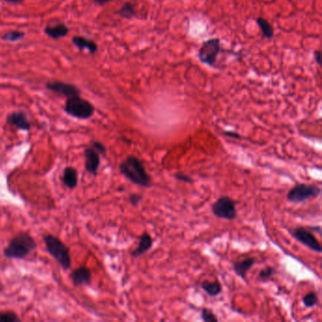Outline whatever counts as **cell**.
<instances>
[{"instance_id": "8", "label": "cell", "mask_w": 322, "mask_h": 322, "mask_svg": "<svg viewBox=\"0 0 322 322\" xmlns=\"http://www.w3.org/2000/svg\"><path fill=\"white\" fill-rule=\"evenodd\" d=\"M220 52V41L218 38H214L203 43L202 48L199 51V58L201 62L206 65H215L218 53Z\"/></svg>"}, {"instance_id": "13", "label": "cell", "mask_w": 322, "mask_h": 322, "mask_svg": "<svg viewBox=\"0 0 322 322\" xmlns=\"http://www.w3.org/2000/svg\"><path fill=\"white\" fill-rule=\"evenodd\" d=\"M153 239L151 235L147 233H144L139 238V243L136 249L132 251L131 256L138 258L145 254L148 250L152 248Z\"/></svg>"}, {"instance_id": "16", "label": "cell", "mask_w": 322, "mask_h": 322, "mask_svg": "<svg viewBox=\"0 0 322 322\" xmlns=\"http://www.w3.org/2000/svg\"><path fill=\"white\" fill-rule=\"evenodd\" d=\"M73 44L78 48L79 49H86L88 50L89 52H91L92 54L96 53L97 51V45L93 40H88L87 38L81 37V36H75L73 37L72 39Z\"/></svg>"}, {"instance_id": "1", "label": "cell", "mask_w": 322, "mask_h": 322, "mask_svg": "<svg viewBox=\"0 0 322 322\" xmlns=\"http://www.w3.org/2000/svg\"><path fill=\"white\" fill-rule=\"evenodd\" d=\"M121 173L133 185L149 188L152 186V179L145 171L143 163L135 156H129L119 166Z\"/></svg>"}, {"instance_id": "5", "label": "cell", "mask_w": 322, "mask_h": 322, "mask_svg": "<svg viewBox=\"0 0 322 322\" xmlns=\"http://www.w3.org/2000/svg\"><path fill=\"white\" fill-rule=\"evenodd\" d=\"M321 194V188L314 185H307V184H298L291 188L286 199L292 203H301L308 200L319 197Z\"/></svg>"}, {"instance_id": "30", "label": "cell", "mask_w": 322, "mask_h": 322, "mask_svg": "<svg viewBox=\"0 0 322 322\" xmlns=\"http://www.w3.org/2000/svg\"><path fill=\"white\" fill-rule=\"evenodd\" d=\"M314 56H315V60L317 64H320V52L319 51H315L314 52Z\"/></svg>"}, {"instance_id": "18", "label": "cell", "mask_w": 322, "mask_h": 322, "mask_svg": "<svg viewBox=\"0 0 322 322\" xmlns=\"http://www.w3.org/2000/svg\"><path fill=\"white\" fill-rule=\"evenodd\" d=\"M62 181L66 187L74 189L78 185V173L73 168H66L64 171Z\"/></svg>"}, {"instance_id": "6", "label": "cell", "mask_w": 322, "mask_h": 322, "mask_svg": "<svg viewBox=\"0 0 322 322\" xmlns=\"http://www.w3.org/2000/svg\"><path fill=\"white\" fill-rule=\"evenodd\" d=\"M212 213L216 218L234 220L237 217L236 202L230 197H220L212 205Z\"/></svg>"}, {"instance_id": "14", "label": "cell", "mask_w": 322, "mask_h": 322, "mask_svg": "<svg viewBox=\"0 0 322 322\" xmlns=\"http://www.w3.org/2000/svg\"><path fill=\"white\" fill-rule=\"evenodd\" d=\"M72 281L75 285L88 284L91 281V271L87 267L81 266L74 270L72 273Z\"/></svg>"}, {"instance_id": "27", "label": "cell", "mask_w": 322, "mask_h": 322, "mask_svg": "<svg viewBox=\"0 0 322 322\" xmlns=\"http://www.w3.org/2000/svg\"><path fill=\"white\" fill-rule=\"evenodd\" d=\"M174 177H175V179L178 180V181L184 182V183H186V184H193L194 183L193 179L190 177V176L186 175L185 173L179 172V173H176V174L174 175Z\"/></svg>"}, {"instance_id": "21", "label": "cell", "mask_w": 322, "mask_h": 322, "mask_svg": "<svg viewBox=\"0 0 322 322\" xmlns=\"http://www.w3.org/2000/svg\"><path fill=\"white\" fill-rule=\"evenodd\" d=\"M302 302L307 308H312L318 303V298L316 293L314 291H311L307 293L305 296L302 298Z\"/></svg>"}, {"instance_id": "24", "label": "cell", "mask_w": 322, "mask_h": 322, "mask_svg": "<svg viewBox=\"0 0 322 322\" xmlns=\"http://www.w3.org/2000/svg\"><path fill=\"white\" fill-rule=\"evenodd\" d=\"M202 320L205 322L218 321V318L216 316V314H214L213 311L210 310L208 308H202Z\"/></svg>"}, {"instance_id": "31", "label": "cell", "mask_w": 322, "mask_h": 322, "mask_svg": "<svg viewBox=\"0 0 322 322\" xmlns=\"http://www.w3.org/2000/svg\"><path fill=\"white\" fill-rule=\"evenodd\" d=\"M111 0H95V2L98 4V5H105L107 4L108 2H110Z\"/></svg>"}, {"instance_id": "12", "label": "cell", "mask_w": 322, "mask_h": 322, "mask_svg": "<svg viewBox=\"0 0 322 322\" xmlns=\"http://www.w3.org/2000/svg\"><path fill=\"white\" fill-rule=\"evenodd\" d=\"M255 261L256 260L254 257H248L242 260V261L235 262L234 264V272L238 277H240L242 280L248 282L247 273L249 272L250 268L254 266Z\"/></svg>"}, {"instance_id": "7", "label": "cell", "mask_w": 322, "mask_h": 322, "mask_svg": "<svg viewBox=\"0 0 322 322\" xmlns=\"http://www.w3.org/2000/svg\"><path fill=\"white\" fill-rule=\"evenodd\" d=\"M290 234L297 241L302 244L303 246H305L306 248L313 250L314 252L321 253L322 249L320 243L317 241L316 237L308 228L297 227V228L291 230Z\"/></svg>"}, {"instance_id": "25", "label": "cell", "mask_w": 322, "mask_h": 322, "mask_svg": "<svg viewBox=\"0 0 322 322\" xmlns=\"http://www.w3.org/2000/svg\"><path fill=\"white\" fill-rule=\"evenodd\" d=\"M20 318L17 314L12 312H1L0 313V322H18Z\"/></svg>"}, {"instance_id": "32", "label": "cell", "mask_w": 322, "mask_h": 322, "mask_svg": "<svg viewBox=\"0 0 322 322\" xmlns=\"http://www.w3.org/2000/svg\"><path fill=\"white\" fill-rule=\"evenodd\" d=\"M6 2H9V3H14V4H18V3H21L23 0H5Z\"/></svg>"}, {"instance_id": "23", "label": "cell", "mask_w": 322, "mask_h": 322, "mask_svg": "<svg viewBox=\"0 0 322 322\" xmlns=\"http://www.w3.org/2000/svg\"><path fill=\"white\" fill-rule=\"evenodd\" d=\"M25 36V33L20 31H12L9 33H5L2 36V39L5 41H9V42H17V41H20L23 39Z\"/></svg>"}, {"instance_id": "3", "label": "cell", "mask_w": 322, "mask_h": 322, "mask_svg": "<svg viewBox=\"0 0 322 322\" xmlns=\"http://www.w3.org/2000/svg\"><path fill=\"white\" fill-rule=\"evenodd\" d=\"M44 241L46 244L47 250L51 254V256L55 258L57 262L65 269H69L71 266V258L69 254V250L65 244L60 239H58L56 236L51 234L44 236Z\"/></svg>"}, {"instance_id": "26", "label": "cell", "mask_w": 322, "mask_h": 322, "mask_svg": "<svg viewBox=\"0 0 322 322\" xmlns=\"http://www.w3.org/2000/svg\"><path fill=\"white\" fill-rule=\"evenodd\" d=\"M142 200H143V196L141 194L133 193L129 195V202L134 207L138 206L140 204V202H142Z\"/></svg>"}, {"instance_id": "2", "label": "cell", "mask_w": 322, "mask_h": 322, "mask_svg": "<svg viewBox=\"0 0 322 322\" xmlns=\"http://www.w3.org/2000/svg\"><path fill=\"white\" fill-rule=\"evenodd\" d=\"M36 248V243L27 233H20L10 242L4 250V255L10 259H22L28 256Z\"/></svg>"}, {"instance_id": "4", "label": "cell", "mask_w": 322, "mask_h": 322, "mask_svg": "<svg viewBox=\"0 0 322 322\" xmlns=\"http://www.w3.org/2000/svg\"><path fill=\"white\" fill-rule=\"evenodd\" d=\"M65 110L69 115L80 119L90 118L95 112L94 106L80 96L68 97L65 102Z\"/></svg>"}, {"instance_id": "11", "label": "cell", "mask_w": 322, "mask_h": 322, "mask_svg": "<svg viewBox=\"0 0 322 322\" xmlns=\"http://www.w3.org/2000/svg\"><path fill=\"white\" fill-rule=\"evenodd\" d=\"M7 122L9 124L17 127V129H23V130H29L32 126L27 115L22 112L10 113L7 117Z\"/></svg>"}, {"instance_id": "20", "label": "cell", "mask_w": 322, "mask_h": 322, "mask_svg": "<svg viewBox=\"0 0 322 322\" xmlns=\"http://www.w3.org/2000/svg\"><path fill=\"white\" fill-rule=\"evenodd\" d=\"M121 17H124V18H127V19H129L131 17H135L136 16V12H135V9L133 7V5L131 3H126L122 6V8L120 9L119 13Z\"/></svg>"}, {"instance_id": "22", "label": "cell", "mask_w": 322, "mask_h": 322, "mask_svg": "<svg viewBox=\"0 0 322 322\" xmlns=\"http://www.w3.org/2000/svg\"><path fill=\"white\" fill-rule=\"evenodd\" d=\"M276 273L275 268L272 266H266L265 268H263L262 270H260V272L258 274V279L261 280L262 282H266L269 279H271L274 275Z\"/></svg>"}, {"instance_id": "29", "label": "cell", "mask_w": 322, "mask_h": 322, "mask_svg": "<svg viewBox=\"0 0 322 322\" xmlns=\"http://www.w3.org/2000/svg\"><path fill=\"white\" fill-rule=\"evenodd\" d=\"M223 134H224L225 136L231 137V138H235V139H239V138H241L239 133L234 132V131H231V130L224 131V132H223Z\"/></svg>"}, {"instance_id": "10", "label": "cell", "mask_w": 322, "mask_h": 322, "mask_svg": "<svg viewBox=\"0 0 322 322\" xmlns=\"http://www.w3.org/2000/svg\"><path fill=\"white\" fill-rule=\"evenodd\" d=\"M84 158H85V169L89 173L93 175H97V170L100 164V153L96 148L87 147L84 150Z\"/></svg>"}, {"instance_id": "19", "label": "cell", "mask_w": 322, "mask_h": 322, "mask_svg": "<svg viewBox=\"0 0 322 322\" xmlns=\"http://www.w3.org/2000/svg\"><path fill=\"white\" fill-rule=\"evenodd\" d=\"M257 24L259 28L261 29L262 33H263V36L267 39H270L273 37L274 31L273 28L271 24L262 17H259L257 19Z\"/></svg>"}, {"instance_id": "17", "label": "cell", "mask_w": 322, "mask_h": 322, "mask_svg": "<svg viewBox=\"0 0 322 322\" xmlns=\"http://www.w3.org/2000/svg\"><path fill=\"white\" fill-rule=\"evenodd\" d=\"M201 286H202V290L207 295H209L210 297H217L222 292L221 283L218 282V280H216L214 282L205 280L202 282Z\"/></svg>"}, {"instance_id": "15", "label": "cell", "mask_w": 322, "mask_h": 322, "mask_svg": "<svg viewBox=\"0 0 322 322\" xmlns=\"http://www.w3.org/2000/svg\"><path fill=\"white\" fill-rule=\"evenodd\" d=\"M69 33L68 28L64 24L54 25V26H48L45 29V33L52 39H60L65 37Z\"/></svg>"}, {"instance_id": "28", "label": "cell", "mask_w": 322, "mask_h": 322, "mask_svg": "<svg viewBox=\"0 0 322 322\" xmlns=\"http://www.w3.org/2000/svg\"><path fill=\"white\" fill-rule=\"evenodd\" d=\"M93 147L96 148L97 151L100 153V154H102V155L106 152V147H105L104 145H102L101 143H99V142H94V143H93Z\"/></svg>"}, {"instance_id": "9", "label": "cell", "mask_w": 322, "mask_h": 322, "mask_svg": "<svg viewBox=\"0 0 322 322\" xmlns=\"http://www.w3.org/2000/svg\"><path fill=\"white\" fill-rule=\"evenodd\" d=\"M47 88L53 93L60 94L62 96L67 97H76L81 95V91L77 86L73 85L71 83H66L63 81H52L46 84Z\"/></svg>"}]
</instances>
